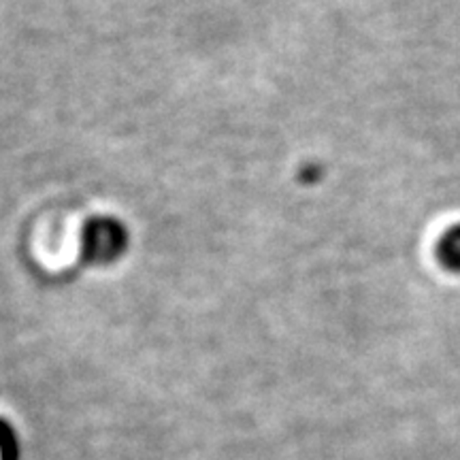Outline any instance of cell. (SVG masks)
Returning a JSON list of instances; mask_svg holds the SVG:
<instances>
[{
	"instance_id": "6da1fadb",
	"label": "cell",
	"mask_w": 460,
	"mask_h": 460,
	"mask_svg": "<svg viewBox=\"0 0 460 460\" xmlns=\"http://www.w3.org/2000/svg\"><path fill=\"white\" fill-rule=\"evenodd\" d=\"M439 261L447 271L460 275V224L452 226L439 241Z\"/></svg>"
}]
</instances>
